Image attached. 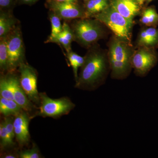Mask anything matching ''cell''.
Here are the masks:
<instances>
[{"instance_id":"cell-29","label":"cell","mask_w":158,"mask_h":158,"mask_svg":"<svg viewBox=\"0 0 158 158\" xmlns=\"http://www.w3.org/2000/svg\"><path fill=\"white\" fill-rule=\"evenodd\" d=\"M16 156H15L14 155L11 154H7L5 155L2 157V158H15Z\"/></svg>"},{"instance_id":"cell-8","label":"cell","mask_w":158,"mask_h":158,"mask_svg":"<svg viewBox=\"0 0 158 158\" xmlns=\"http://www.w3.org/2000/svg\"><path fill=\"white\" fill-rule=\"evenodd\" d=\"M45 6L50 11L65 21L88 18L85 7H81L77 2H61L54 0H46Z\"/></svg>"},{"instance_id":"cell-17","label":"cell","mask_w":158,"mask_h":158,"mask_svg":"<svg viewBox=\"0 0 158 158\" xmlns=\"http://www.w3.org/2000/svg\"><path fill=\"white\" fill-rule=\"evenodd\" d=\"M22 111V109L14 100L0 97V113L5 116H16Z\"/></svg>"},{"instance_id":"cell-26","label":"cell","mask_w":158,"mask_h":158,"mask_svg":"<svg viewBox=\"0 0 158 158\" xmlns=\"http://www.w3.org/2000/svg\"><path fill=\"white\" fill-rule=\"evenodd\" d=\"M14 0H0L1 10L11 11V6L13 4Z\"/></svg>"},{"instance_id":"cell-6","label":"cell","mask_w":158,"mask_h":158,"mask_svg":"<svg viewBox=\"0 0 158 158\" xmlns=\"http://www.w3.org/2000/svg\"><path fill=\"white\" fill-rule=\"evenodd\" d=\"M6 37L9 58V72H13L24 62L25 47L19 24Z\"/></svg>"},{"instance_id":"cell-20","label":"cell","mask_w":158,"mask_h":158,"mask_svg":"<svg viewBox=\"0 0 158 158\" xmlns=\"http://www.w3.org/2000/svg\"><path fill=\"white\" fill-rule=\"evenodd\" d=\"M66 57L69 60V64L72 67L75 81H76L78 77V70L79 67H81L85 62V57L79 56L76 53L70 52L66 53Z\"/></svg>"},{"instance_id":"cell-28","label":"cell","mask_w":158,"mask_h":158,"mask_svg":"<svg viewBox=\"0 0 158 158\" xmlns=\"http://www.w3.org/2000/svg\"><path fill=\"white\" fill-rule=\"evenodd\" d=\"M58 2H77L78 0H54Z\"/></svg>"},{"instance_id":"cell-2","label":"cell","mask_w":158,"mask_h":158,"mask_svg":"<svg viewBox=\"0 0 158 158\" xmlns=\"http://www.w3.org/2000/svg\"><path fill=\"white\" fill-rule=\"evenodd\" d=\"M134 52L131 44L116 36L112 38L108 53L112 78L123 80L129 75L132 69L131 60Z\"/></svg>"},{"instance_id":"cell-18","label":"cell","mask_w":158,"mask_h":158,"mask_svg":"<svg viewBox=\"0 0 158 158\" xmlns=\"http://www.w3.org/2000/svg\"><path fill=\"white\" fill-rule=\"evenodd\" d=\"M140 22L148 27H156L158 25V13L154 7L146 8L141 14Z\"/></svg>"},{"instance_id":"cell-22","label":"cell","mask_w":158,"mask_h":158,"mask_svg":"<svg viewBox=\"0 0 158 158\" xmlns=\"http://www.w3.org/2000/svg\"><path fill=\"white\" fill-rule=\"evenodd\" d=\"M0 95L2 97L14 100L13 91L8 73L1 77Z\"/></svg>"},{"instance_id":"cell-13","label":"cell","mask_w":158,"mask_h":158,"mask_svg":"<svg viewBox=\"0 0 158 158\" xmlns=\"http://www.w3.org/2000/svg\"><path fill=\"white\" fill-rule=\"evenodd\" d=\"M137 44L139 47L158 48V28L149 27L142 30L138 35Z\"/></svg>"},{"instance_id":"cell-3","label":"cell","mask_w":158,"mask_h":158,"mask_svg":"<svg viewBox=\"0 0 158 158\" xmlns=\"http://www.w3.org/2000/svg\"><path fill=\"white\" fill-rule=\"evenodd\" d=\"M74 20L69 25L73 32L74 41L83 47L90 48L104 36L103 24L96 19Z\"/></svg>"},{"instance_id":"cell-9","label":"cell","mask_w":158,"mask_h":158,"mask_svg":"<svg viewBox=\"0 0 158 158\" xmlns=\"http://www.w3.org/2000/svg\"><path fill=\"white\" fill-rule=\"evenodd\" d=\"M21 86L31 101L35 103L40 102L37 90V71L25 62L22 63L18 67Z\"/></svg>"},{"instance_id":"cell-31","label":"cell","mask_w":158,"mask_h":158,"mask_svg":"<svg viewBox=\"0 0 158 158\" xmlns=\"http://www.w3.org/2000/svg\"><path fill=\"white\" fill-rule=\"evenodd\" d=\"M152 1V0H146V2H147L148 3H149L150 2Z\"/></svg>"},{"instance_id":"cell-7","label":"cell","mask_w":158,"mask_h":158,"mask_svg":"<svg viewBox=\"0 0 158 158\" xmlns=\"http://www.w3.org/2000/svg\"><path fill=\"white\" fill-rule=\"evenodd\" d=\"M158 60L156 49L139 47L133 54L132 66L137 76L144 77L156 65Z\"/></svg>"},{"instance_id":"cell-21","label":"cell","mask_w":158,"mask_h":158,"mask_svg":"<svg viewBox=\"0 0 158 158\" xmlns=\"http://www.w3.org/2000/svg\"><path fill=\"white\" fill-rule=\"evenodd\" d=\"M0 69L3 73L9 72V58L6 37L0 38Z\"/></svg>"},{"instance_id":"cell-15","label":"cell","mask_w":158,"mask_h":158,"mask_svg":"<svg viewBox=\"0 0 158 158\" xmlns=\"http://www.w3.org/2000/svg\"><path fill=\"white\" fill-rule=\"evenodd\" d=\"M18 25L19 22L11 11L1 10L0 12V38L6 37Z\"/></svg>"},{"instance_id":"cell-19","label":"cell","mask_w":158,"mask_h":158,"mask_svg":"<svg viewBox=\"0 0 158 158\" xmlns=\"http://www.w3.org/2000/svg\"><path fill=\"white\" fill-rule=\"evenodd\" d=\"M49 19L50 21L52 31L50 35L48 37L45 43H48L51 40L53 39L58 36L62 31V24H61L60 18L54 14L53 12L50 11L48 13Z\"/></svg>"},{"instance_id":"cell-27","label":"cell","mask_w":158,"mask_h":158,"mask_svg":"<svg viewBox=\"0 0 158 158\" xmlns=\"http://www.w3.org/2000/svg\"><path fill=\"white\" fill-rule=\"evenodd\" d=\"M38 0H20L21 2L26 5H32L37 2Z\"/></svg>"},{"instance_id":"cell-5","label":"cell","mask_w":158,"mask_h":158,"mask_svg":"<svg viewBox=\"0 0 158 158\" xmlns=\"http://www.w3.org/2000/svg\"><path fill=\"white\" fill-rule=\"evenodd\" d=\"M40 106L37 116L55 118L68 114L75 106L67 98L52 99L44 93H39Z\"/></svg>"},{"instance_id":"cell-23","label":"cell","mask_w":158,"mask_h":158,"mask_svg":"<svg viewBox=\"0 0 158 158\" xmlns=\"http://www.w3.org/2000/svg\"><path fill=\"white\" fill-rule=\"evenodd\" d=\"M0 139L2 147H9L13 145V140L11 139L7 132L4 121L2 122L0 124Z\"/></svg>"},{"instance_id":"cell-12","label":"cell","mask_w":158,"mask_h":158,"mask_svg":"<svg viewBox=\"0 0 158 158\" xmlns=\"http://www.w3.org/2000/svg\"><path fill=\"white\" fill-rule=\"evenodd\" d=\"M111 5L127 19L133 23V19L141 11V6L136 0H111Z\"/></svg>"},{"instance_id":"cell-30","label":"cell","mask_w":158,"mask_h":158,"mask_svg":"<svg viewBox=\"0 0 158 158\" xmlns=\"http://www.w3.org/2000/svg\"><path fill=\"white\" fill-rule=\"evenodd\" d=\"M136 1L138 2L139 5L141 6L144 4V2L146 1V0H136Z\"/></svg>"},{"instance_id":"cell-25","label":"cell","mask_w":158,"mask_h":158,"mask_svg":"<svg viewBox=\"0 0 158 158\" xmlns=\"http://www.w3.org/2000/svg\"><path fill=\"white\" fill-rule=\"evenodd\" d=\"M13 122H14V120H12L11 117L6 118H5V121H4L7 132L9 134L10 138L12 140L15 136Z\"/></svg>"},{"instance_id":"cell-24","label":"cell","mask_w":158,"mask_h":158,"mask_svg":"<svg viewBox=\"0 0 158 158\" xmlns=\"http://www.w3.org/2000/svg\"><path fill=\"white\" fill-rule=\"evenodd\" d=\"M21 158H40L41 157L39 151L36 147H33L31 149L23 151L19 153Z\"/></svg>"},{"instance_id":"cell-1","label":"cell","mask_w":158,"mask_h":158,"mask_svg":"<svg viewBox=\"0 0 158 158\" xmlns=\"http://www.w3.org/2000/svg\"><path fill=\"white\" fill-rule=\"evenodd\" d=\"M84 57L75 87L80 90H96L104 84L110 70L108 54L95 44L89 48Z\"/></svg>"},{"instance_id":"cell-14","label":"cell","mask_w":158,"mask_h":158,"mask_svg":"<svg viewBox=\"0 0 158 158\" xmlns=\"http://www.w3.org/2000/svg\"><path fill=\"white\" fill-rule=\"evenodd\" d=\"M74 41V34L70 26L67 21H65L62 24V31L60 34L53 39L48 42L57 44L62 47L66 53L72 51L71 44Z\"/></svg>"},{"instance_id":"cell-16","label":"cell","mask_w":158,"mask_h":158,"mask_svg":"<svg viewBox=\"0 0 158 158\" xmlns=\"http://www.w3.org/2000/svg\"><path fill=\"white\" fill-rule=\"evenodd\" d=\"M85 2L84 7L88 18L100 13L111 4V0H88Z\"/></svg>"},{"instance_id":"cell-32","label":"cell","mask_w":158,"mask_h":158,"mask_svg":"<svg viewBox=\"0 0 158 158\" xmlns=\"http://www.w3.org/2000/svg\"><path fill=\"white\" fill-rule=\"evenodd\" d=\"M84 1H88V0H84Z\"/></svg>"},{"instance_id":"cell-4","label":"cell","mask_w":158,"mask_h":158,"mask_svg":"<svg viewBox=\"0 0 158 158\" xmlns=\"http://www.w3.org/2000/svg\"><path fill=\"white\" fill-rule=\"evenodd\" d=\"M91 18L108 27L116 37L131 44L133 23L121 15L111 4L106 9Z\"/></svg>"},{"instance_id":"cell-10","label":"cell","mask_w":158,"mask_h":158,"mask_svg":"<svg viewBox=\"0 0 158 158\" xmlns=\"http://www.w3.org/2000/svg\"><path fill=\"white\" fill-rule=\"evenodd\" d=\"M8 76L13 91L14 100L25 112H31L34 108L27 94L20 84L19 78L13 72H8Z\"/></svg>"},{"instance_id":"cell-11","label":"cell","mask_w":158,"mask_h":158,"mask_svg":"<svg viewBox=\"0 0 158 158\" xmlns=\"http://www.w3.org/2000/svg\"><path fill=\"white\" fill-rule=\"evenodd\" d=\"M15 116L13 122L15 136L19 144L23 145L27 144L30 141V117L25 111H21Z\"/></svg>"}]
</instances>
